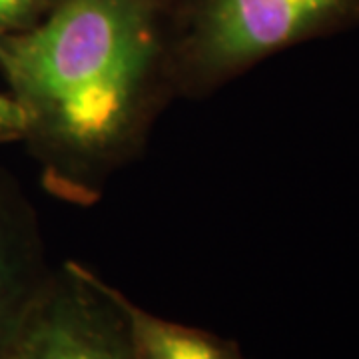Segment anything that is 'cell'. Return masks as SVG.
I'll list each match as a JSON object with an SVG mask.
<instances>
[{
    "label": "cell",
    "instance_id": "4",
    "mask_svg": "<svg viewBox=\"0 0 359 359\" xmlns=\"http://www.w3.org/2000/svg\"><path fill=\"white\" fill-rule=\"evenodd\" d=\"M50 269L44 262L34 210L0 172V347Z\"/></svg>",
    "mask_w": 359,
    "mask_h": 359
},
{
    "label": "cell",
    "instance_id": "3",
    "mask_svg": "<svg viewBox=\"0 0 359 359\" xmlns=\"http://www.w3.org/2000/svg\"><path fill=\"white\" fill-rule=\"evenodd\" d=\"M0 359H134L108 282L66 259L50 269L0 347Z\"/></svg>",
    "mask_w": 359,
    "mask_h": 359
},
{
    "label": "cell",
    "instance_id": "7",
    "mask_svg": "<svg viewBox=\"0 0 359 359\" xmlns=\"http://www.w3.org/2000/svg\"><path fill=\"white\" fill-rule=\"evenodd\" d=\"M26 132V116L8 92L0 90V142L22 140Z\"/></svg>",
    "mask_w": 359,
    "mask_h": 359
},
{
    "label": "cell",
    "instance_id": "6",
    "mask_svg": "<svg viewBox=\"0 0 359 359\" xmlns=\"http://www.w3.org/2000/svg\"><path fill=\"white\" fill-rule=\"evenodd\" d=\"M54 0H0V36L22 32L48 13Z\"/></svg>",
    "mask_w": 359,
    "mask_h": 359
},
{
    "label": "cell",
    "instance_id": "2",
    "mask_svg": "<svg viewBox=\"0 0 359 359\" xmlns=\"http://www.w3.org/2000/svg\"><path fill=\"white\" fill-rule=\"evenodd\" d=\"M178 98H205L266 58L359 25V0H170Z\"/></svg>",
    "mask_w": 359,
    "mask_h": 359
},
{
    "label": "cell",
    "instance_id": "1",
    "mask_svg": "<svg viewBox=\"0 0 359 359\" xmlns=\"http://www.w3.org/2000/svg\"><path fill=\"white\" fill-rule=\"evenodd\" d=\"M0 70L44 188L94 204L178 98L170 0H54L36 25L0 36Z\"/></svg>",
    "mask_w": 359,
    "mask_h": 359
},
{
    "label": "cell",
    "instance_id": "5",
    "mask_svg": "<svg viewBox=\"0 0 359 359\" xmlns=\"http://www.w3.org/2000/svg\"><path fill=\"white\" fill-rule=\"evenodd\" d=\"M108 292L124 316L134 359H248L231 339L150 313L110 282Z\"/></svg>",
    "mask_w": 359,
    "mask_h": 359
}]
</instances>
